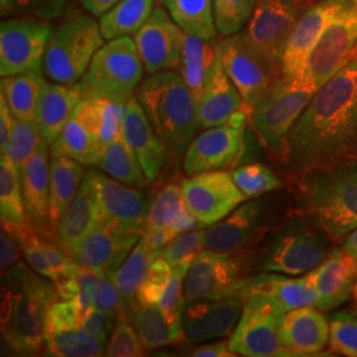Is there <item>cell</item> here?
<instances>
[{
    "label": "cell",
    "mask_w": 357,
    "mask_h": 357,
    "mask_svg": "<svg viewBox=\"0 0 357 357\" xmlns=\"http://www.w3.org/2000/svg\"><path fill=\"white\" fill-rule=\"evenodd\" d=\"M357 158V53L320 88L290 131L284 166L294 180Z\"/></svg>",
    "instance_id": "6da1fadb"
},
{
    "label": "cell",
    "mask_w": 357,
    "mask_h": 357,
    "mask_svg": "<svg viewBox=\"0 0 357 357\" xmlns=\"http://www.w3.org/2000/svg\"><path fill=\"white\" fill-rule=\"evenodd\" d=\"M1 277V355L38 354L45 347L48 311L59 301L56 286L22 262Z\"/></svg>",
    "instance_id": "7a4b0ae2"
},
{
    "label": "cell",
    "mask_w": 357,
    "mask_h": 357,
    "mask_svg": "<svg viewBox=\"0 0 357 357\" xmlns=\"http://www.w3.org/2000/svg\"><path fill=\"white\" fill-rule=\"evenodd\" d=\"M296 212L311 217L332 241L357 228V158L315 167L291 180Z\"/></svg>",
    "instance_id": "3957f363"
},
{
    "label": "cell",
    "mask_w": 357,
    "mask_h": 357,
    "mask_svg": "<svg viewBox=\"0 0 357 357\" xmlns=\"http://www.w3.org/2000/svg\"><path fill=\"white\" fill-rule=\"evenodd\" d=\"M171 158H183L195 138L197 102L180 73L162 70L149 77L137 96Z\"/></svg>",
    "instance_id": "277c9868"
},
{
    "label": "cell",
    "mask_w": 357,
    "mask_h": 357,
    "mask_svg": "<svg viewBox=\"0 0 357 357\" xmlns=\"http://www.w3.org/2000/svg\"><path fill=\"white\" fill-rule=\"evenodd\" d=\"M332 243L311 217L295 211L264 237L255 250L253 268L290 277L303 275L324 261Z\"/></svg>",
    "instance_id": "5b68a950"
},
{
    "label": "cell",
    "mask_w": 357,
    "mask_h": 357,
    "mask_svg": "<svg viewBox=\"0 0 357 357\" xmlns=\"http://www.w3.org/2000/svg\"><path fill=\"white\" fill-rule=\"evenodd\" d=\"M144 65L135 41L128 36L109 40L96 53L77 82L82 100H105L126 106L141 82Z\"/></svg>",
    "instance_id": "8992f818"
},
{
    "label": "cell",
    "mask_w": 357,
    "mask_h": 357,
    "mask_svg": "<svg viewBox=\"0 0 357 357\" xmlns=\"http://www.w3.org/2000/svg\"><path fill=\"white\" fill-rule=\"evenodd\" d=\"M318 90L307 78H282L249 112L252 128L275 162L284 165L290 131Z\"/></svg>",
    "instance_id": "52a82bcc"
},
{
    "label": "cell",
    "mask_w": 357,
    "mask_h": 357,
    "mask_svg": "<svg viewBox=\"0 0 357 357\" xmlns=\"http://www.w3.org/2000/svg\"><path fill=\"white\" fill-rule=\"evenodd\" d=\"M101 26L90 16L79 15L52 31L43 73L53 82L73 85L86 73L96 53L102 48Z\"/></svg>",
    "instance_id": "ba28073f"
},
{
    "label": "cell",
    "mask_w": 357,
    "mask_h": 357,
    "mask_svg": "<svg viewBox=\"0 0 357 357\" xmlns=\"http://www.w3.org/2000/svg\"><path fill=\"white\" fill-rule=\"evenodd\" d=\"M255 255V250H203L185 275V305L196 301L225 298L246 302V274L253 268Z\"/></svg>",
    "instance_id": "9c48e42d"
},
{
    "label": "cell",
    "mask_w": 357,
    "mask_h": 357,
    "mask_svg": "<svg viewBox=\"0 0 357 357\" xmlns=\"http://www.w3.org/2000/svg\"><path fill=\"white\" fill-rule=\"evenodd\" d=\"M222 65L250 112L282 79V65L262 56L243 33H236L218 43Z\"/></svg>",
    "instance_id": "30bf717a"
},
{
    "label": "cell",
    "mask_w": 357,
    "mask_h": 357,
    "mask_svg": "<svg viewBox=\"0 0 357 357\" xmlns=\"http://www.w3.org/2000/svg\"><path fill=\"white\" fill-rule=\"evenodd\" d=\"M284 312L264 296H250L243 306L237 327L230 335L229 348L248 357L293 356L282 342Z\"/></svg>",
    "instance_id": "8fae6325"
},
{
    "label": "cell",
    "mask_w": 357,
    "mask_h": 357,
    "mask_svg": "<svg viewBox=\"0 0 357 357\" xmlns=\"http://www.w3.org/2000/svg\"><path fill=\"white\" fill-rule=\"evenodd\" d=\"M310 6L307 0H257L243 36L255 51L282 65L287 41Z\"/></svg>",
    "instance_id": "7c38bea8"
},
{
    "label": "cell",
    "mask_w": 357,
    "mask_h": 357,
    "mask_svg": "<svg viewBox=\"0 0 357 357\" xmlns=\"http://www.w3.org/2000/svg\"><path fill=\"white\" fill-rule=\"evenodd\" d=\"M249 112L241 110L224 125L205 128L193 138L183 156L184 172L190 176L222 169L240 159L245 149Z\"/></svg>",
    "instance_id": "4fadbf2b"
},
{
    "label": "cell",
    "mask_w": 357,
    "mask_h": 357,
    "mask_svg": "<svg viewBox=\"0 0 357 357\" xmlns=\"http://www.w3.org/2000/svg\"><path fill=\"white\" fill-rule=\"evenodd\" d=\"M142 234V231L128 229L115 218L100 215L93 228L77 245L72 258L82 268L110 277L123 264Z\"/></svg>",
    "instance_id": "5bb4252c"
},
{
    "label": "cell",
    "mask_w": 357,
    "mask_h": 357,
    "mask_svg": "<svg viewBox=\"0 0 357 357\" xmlns=\"http://www.w3.org/2000/svg\"><path fill=\"white\" fill-rule=\"evenodd\" d=\"M357 53V0L324 29L307 61L306 78L320 89Z\"/></svg>",
    "instance_id": "9a60e30c"
},
{
    "label": "cell",
    "mask_w": 357,
    "mask_h": 357,
    "mask_svg": "<svg viewBox=\"0 0 357 357\" xmlns=\"http://www.w3.org/2000/svg\"><path fill=\"white\" fill-rule=\"evenodd\" d=\"M181 191L185 204L204 228L221 221L248 200L231 174L224 169L183 178Z\"/></svg>",
    "instance_id": "2e32d148"
},
{
    "label": "cell",
    "mask_w": 357,
    "mask_h": 357,
    "mask_svg": "<svg viewBox=\"0 0 357 357\" xmlns=\"http://www.w3.org/2000/svg\"><path fill=\"white\" fill-rule=\"evenodd\" d=\"M52 28L33 19H13L0 26V75L15 76L43 68Z\"/></svg>",
    "instance_id": "e0dca14e"
},
{
    "label": "cell",
    "mask_w": 357,
    "mask_h": 357,
    "mask_svg": "<svg viewBox=\"0 0 357 357\" xmlns=\"http://www.w3.org/2000/svg\"><path fill=\"white\" fill-rule=\"evenodd\" d=\"M352 0H318L302 13L282 57V78H306L310 53L324 29Z\"/></svg>",
    "instance_id": "ac0fdd59"
},
{
    "label": "cell",
    "mask_w": 357,
    "mask_h": 357,
    "mask_svg": "<svg viewBox=\"0 0 357 357\" xmlns=\"http://www.w3.org/2000/svg\"><path fill=\"white\" fill-rule=\"evenodd\" d=\"M266 218L264 200L243 202L221 221L205 227V249L216 252L253 250L266 234Z\"/></svg>",
    "instance_id": "d6986e66"
},
{
    "label": "cell",
    "mask_w": 357,
    "mask_h": 357,
    "mask_svg": "<svg viewBox=\"0 0 357 357\" xmlns=\"http://www.w3.org/2000/svg\"><path fill=\"white\" fill-rule=\"evenodd\" d=\"M184 33L168 11L156 7L134 36L144 70L153 75L178 68Z\"/></svg>",
    "instance_id": "ffe728a7"
},
{
    "label": "cell",
    "mask_w": 357,
    "mask_h": 357,
    "mask_svg": "<svg viewBox=\"0 0 357 357\" xmlns=\"http://www.w3.org/2000/svg\"><path fill=\"white\" fill-rule=\"evenodd\" d=\"M102 153L101 102L82 100L52 143L51 153L72 158L84 166H96Z\"/></svg>",
    "instance_id": "44dd1931"
},
{
    "label": "cell",
    "mask_w": 357,
    "mask_h": 357,
    "mask_svg": "<svg viewBox=\"0 0 357 357\" xmlns=\"http://www.w3.org/2000/svg\"><path fill=\"white\" fill-rule=\"evenodd\" d=\"M245 301L206 299L187 303L181 315L184 337L190 343L212 342L230 336L238 324Z\"/></svg>",
    "instance_id": "7402d4cb"
},
{
    "label": "cell",
    "mask_w": 357,
    "mask_h": 357,
    "mask_svg": "<svg viewBox=\"0 0 357 357\" xmlns=\"http://www.w3.org/2000/svg\"><path fill=\"white\" fill-rule=\"evenodd\" d=\"M100 213L122 222L126 228L144 231L151 208L149 192L126 185L102 172L91 169Z\"/></svg>",
    "instance_id": "603a6c76"
},
{
    "label": "cell",
    "mask_w": 357,
    "mask_h": 357,
    "mask_svg": "<svg viewBox=\"0 0 357 357\" xmlns=\"http://www.w3.org/2000/svg\"><path fill=\"white\" fill-rule=\"evenodd\" d=\"M121 132L135 153L149 181L159 178L169 153L166 144L153 130L138 98H132L126 105Z\"/></svg>",
    "instance_id": "cb8c5ba5"
},
{
    "label": "cell",
    "mask_w": 357,
    "mask_h": 357,
    "mask_svg": "<svg viewBox=\"0 0 357 357\" xmlns=\"http://www.w3.org/2000/svg\"><path fill=\"white\" fill-rule=\"evenodd\" d=\"M319 295L318 308L328 311L347 302L356 289L357 259L344 249H332L324 261L306 274Z\"/></svg>",
    "instance_id": "d4e9b609"
},
{
    "label": "cell",
    "mask_w": 357,
    "mask_h": 357,
    "mask_svg": "<svg viewBox=\"0 0 357 357\" xmlns=\"http://www.w3.org/2000/svg\"><path fill=\"white\" fill-rule=\"evenodd\" d=\"M48 146L47 142H43L26 159L20 169V178L28 221L38 231L54 233L50 221L51 160L48 159Z\"/></svg>",
    "instance_id": "484cf974"
},
{
    "label": "cell",
    "mask_w": 357,
    "mask_h": 357,
    "mask_svg": "<svg viewBox=\"0 0 357 357\" xmlns=\"http://www.w3.org/2000/svg\"><path fill=\"white\" fill-rule=\"evenodd\" d=\"M241 110H246L243 97L228 76L218 52V57L206 78L203 94L197 101L199 128L224 125Z\"/></svg>",
    "instance_id": "4316f807"
},
{
    "label": "cell",
    "mask_w": 357,
    "mask_h": 357,
    "mask_svg": "<svg viewBox=\"0 0 357 357\" xmlns=\"http://www.w3.org/2000/svg\"><path fill=\"white\" fill-rule=\"evenodd\" d=\"M253 295L271 301L283 312L319 305L318 291L307 275L295 280L280 273L259 271L246 278V301Z\"/></svg>",
    "instance_id": "83f0119b"
},
{
    "label": "cell",
    "mask_w": 357,
    "mask_h": 357,
    "mask_svg": "<svg viewBox=\"0 0 357 357\" xmlns=\"http://www.w3.org/2000/svg\"><path fill=\"white\" fill-rule=\"evenodd\" d=\"M282 342L293 356H315L330 343V323L317 307H301L284 312Z\"/></svg>",
    "instance_id": "f1b7e54d"
},
{
    "label": "cell",
    "mask_w": 357,
    "mask_h": 357,
    "mask_svg": "<svg viewBox=\"0 0 357 357\" xmlns=\"http://www.w3.org/2000/svg\"><path fill=\"white\" fill-rule=\"evenodd\" d=\"M100 215L97 192L90 169L85 172L73 202L68 206L56 229V238L68 255L72 257L77 245L93 228Z\"/></svg>",
    "instance_id": "f546056e"
},
{
    "label": "cell",
    "mask_w": 357,
    "mask_h": 357,
    "mask_svg": "<svg viewBox=\"0 0 357 357\" xmlns=\"http://www.w3.org/2000/svg\"><path fill=\"white\" fill-rule=\"evenodd\" d=\"M81 101L82 97L76 84L44 82L36 107L35 123L43 139L50 146L57 139Z\"/></svg>",
    "instance_id": "4dcf8cb0"
},
{
    "label": "cell",
    "mask_w": 357,
    "mask_h": 357,
    "mask_svg": "<svg viewBox=\"0 0 357 357\" xmlns=\"http://www.w3.org/2000/svg\"><path fill=\"white\" fill-rule=\"evenodd\" d=\"M84 175V165L68 156L52 155L50 221L54 233L68 206L73 202Z\"/></svg>",
    "instance_id": "1f68e13d"
},
{
    "label": "cell",
    "mask_w": 357,
    "mask_h": 357,
    "mask_svg": "<svg viewBox=\"0 0 357 357\" xmlns=\"http://www.w3.org/2000/svg\"><path fill=\"white\" fill-rule=\"evenodd\" d=\"M217 57L218 43H215L213 38L206 40L187 32L184 33L178 73L191 90L196 102L203 94L206 78Z\"/></svg>",
    "instance_id": "d6a6232c"
},
{
    "label": "cell",
    "mask_w": 357,
    "mask_h": 357,
    "mask_svg": "<svg viewBox=\"0 0 357 357\" xmlns=\"http://www.w3.org/2000/svg\"><path fill=\"white\" fill-rule=\"evenodd\" d=\"M155 258V250L150 246L149 240L142 234L139 241L126 257L123 264L109 277L114 282L122 295L126 312H130L135 305V296L146 280L150 265Z\"/></svg>",
    "instance_id": "836d02e7"
},
{
    "label": "cell",
    "mask_w": 357,
    "mask_h": 357,
    "mask_svg": "<svg viewBox=\"0 0 357 357\" xmlns=\"http://www.w3.org/2000/svg\"><path fill=\"white\" fill-rule=\"evenodd\" d=\"M44 82L45 79L40 69L3 77L1 96L6 98V102L16 119L35 122L36 107Z\"/></svg>",
    "instance_id": "e575fe53"
},
{
    "label": "cell",
    "mask_w": 357,
    "mask_h": 357,
    "mask_svg": "<svg viewBox=\"0 0 357 357\" xmlns=\"http://www.w3.org/2000/svg\"><path fill=\"white\" fill-rule=\"evenodd\" d=\"M128 315L147 351L185 340L184 335L174 330L158 305L135 303Z\"/></svg>",
    "instance_id": "d590c367"
},
{
    "label": "cell",
    "mask_w": 357,
    "mask_h": 357,
    "mask_svg": "<svg viewBox=\"0 0 357 357\" xmlns=\"http://www.w3.org/2000/svg\"><path fill=\"white\" fill-rule=\"evenodd\" d=\"M96 166L110 178L130 187L144 188L149 184V178H146L135 153L123 139L122 132L105 149Z\"/></svg>",
    "instance_id": "8d00e7d4"
},
{
    "label": "cell",
    "mask_w": 357,
    "mask_h": 357,
    "mask_svg": "<svg viewBox=\"0 0 357 357\" xmlns=\"http://www.w3.org/2000/svg\"><path fill=\"white\" fill-rule=\"evenodd\" d=\"M153 0H121L101 16L105 40L135 36L153 13Z\"/></svg>",
    "instance_id": "74e56055"
},
{
    "label": "cell",
    "mask_w": 357,
    "mask_h": 357,
    "mask_svg": "<svg viewBox=\"0 0 357 357\" xmlns=\"http://www.w3.org/2000/svg\"><path fill=\"white\" fill-rule=\"evenodd\" d=\"M171 17L184 32L199 38H215L216 24L212 0H162Z\"/></svg>",
    "instance_id": "f35d334b"
},
{
    "label": "cell",
    "mask_w": 357,
    "mask_h": 357,
    "mask_svg": "<svg viewBox=\"0 0 357 357\" xmlns=\"http://www.w3.org/2000/svg\"><path fill=\"white\" fill-rule=\"evenodd\" d=\"M0 213L1 224L19 225L28 222L20 169L6 155H1L0 162Z\"/></svg>",
    "instance_id": "ab89813d"
},
{
    "label": "cell",
    "mask_w": 357,
    "mask_h": 357,
    "mask_svg": "<svg viewBox=\"0 0 357 357\" xmlns=\"http://www.w3.org/2000/svg\"><path fill=\"white\" fill-rule=\"evenodd\" d=\"M106 345L81 327L48 332L45 336V348L52 356H102Z\"/></svg>",
    "instance_id": "60d3db41"
},
{
    "label": "cell",
    "mask_w": 357,
    "mask_h": 357,
    "mask_svg": "<svg viewBox=\"0 0 357 357\" xmlns=\"http://www.w3.org/2000/svg\"><path fill=\"white\" fill-rule=\"evenodd\" d=\"M77 280L81 286V293L86 296L91 306L106 311L113 318H116L122 311H126L122 295L109 277L98 275L78 265Z\"/></svg>",
    "instance_id": "b9f144b4"
},
{
    "label": "cell",
    "mask_w": 357,
    "mask_h": 357,
    "mask_svg": "<svg viewBox=\"0 0 357 357\" xmlns=\"http://www.w3.org/2000/svg\"><path fill=\"white\" fill-rule=\"evenodd\" d=\"M187 211L188 206L183 197L181 181L168 183L153 197L144 230L174 228Z\"/></svg>",
    "instance_id": "7bdbcfd3"
},
{
    "label": "cell",
    "mask_w": 357,
    "mask_h": 357,
    "mask_svg": "<svg viewBox=\"0 0 357 357\" xmlns=\"http://www.w3.org/2000/svg\"><path fill=\"white\" fill-rule=\"evenodd\" d=\"M204 249V229H193L178 234L165 248L155 250V255L165 258L172 268L190 270Z\"/></svg>",
    "instance_id": "ee69618b"
},
{
    "label": "cell",
    "mask_w": 357,
    "mask_h": 357,
    "mask_svg": "<svg viewBox=\"0 0 357 357\" xmlns=\"http://www.w3.org/2000/svg\"><path fill=\"white\" fill-rule=\"evenodd\" d=\"M231 176L248 199H255L268 192L275 191L283 185L282 178L262 163H249L237 167Z\"/></svg>",
    "instance_id": "f6af8a7d"
},
{
    "label": "cell",
    "mask_w": 357,
    "mask_h": 357,
    "mask_svg": "<svg viewBox=\"0 0 357 357\" xmlns=\"http://www.w3.org/2000/svg\"><path fill=\"white\" fill-rule=\"evenodd\" d=\"M216 29L224 36L238 33L255 13L257 0H212Z\"/></svg>",
    "instance_id": "bcb514c9"
},
{
    "label": "cell",
    "mask_w": 357,
    "mask_h": 357,
    "mask_svg": "<svg viewBox=\"0 0 357 357\" xmlns=\"http://www.w3.org/2000/svg\"><path fill=\"white\" fill-rule=\"evenodd\" d=\"M43 142L45 141L43 139L35 122L19 121L15 118L13 132L1 155L10 158L13 165L22 169L24 162L38 150Z\"/></svg>",
    "instance_id": "7dc6e473"
},
{
    "label": "cell",
    "mask_w": 357,
    "mask_h": 357,
    "mask_svg": "<svg viewBox=\"0 0 357 357\" xmlns=\"http://www.w3.org/2000/svg\"><path fill=\"white\" fill-rule=\"evenodd\" d=\"M144 351L146 348L128 318V312L122 311L115 318L114 328L109 337L105 355L113 357H139L144 355Z\"/></svg>",
    "instance_id": "c3c4849f"
},
{
    "label": "cell",
    "mask_w": 357,
    "mask_h": 357,
    "mask_svg": "<svg viewBox=\"0 0 357 357\" xmlns=\"http://www.w3.org/2000/svg\"><path fill=\"white\" fill-rule=\"evenodd\" d=\"M91 306L82 293L68 301H56L48 311L47 333L79 328ZM47 336V335H45Z\"/></svg>",
    "instance_id": "681fc988"
},
{
    "label": "cell",
    "mask_w": 357,
    "mask_h": 357,
    "mask_svg": "<svg viewBox=\"0 0 357 357\" xmlns=\"http://www.w3.org/2000/svg\"><path fill=\"white\" fill-rule=\"evenodd\" d=\"M187 273H188V268H174L165 294L158 303V306L160 307V310L166 315L167 319L174 327V330L181 335H184L183 327H181V315L185 306L184 281H185Z\"/></svg>",
    "instance_id": "f907efd6"
},
{
    "label": "cell",
    "mask_w": 357,
    "mask_h": 357,
    "mask_svg": "<svg viewBox=\"0 0 357 357\" xmlns=\"http://www.w3.org/2000/svg\"><path fill=\"white\" fill-rule=\"evenodd\" d=\"M330 347L332 352L357 357V315L337 312L330 321Z\"/></svg>",
    "instance_id": "816d5d0a"
},
{
    "label": "cell",
    "mask_w": 357,
    "mask_h": 357,
    "mask_svg": "<svg viewBox=\"0 0 357 357\" xmlns=\"http://www.w3.org/2000/svg\"><path fill=\"white\" fill-rule=\"evenodd\" d=\"M172 271L174 268H171V265L165 258L155 255L149 268L147 277L137 293L135 303L158 305L165 294L168 282L171 280Z\"/></svg>",
    "instance_id": "f5cc1de1"
},
{
    "label": "cell",
    "mask_w": 357,
    "mask_h": 357,
    "mask_svg": "<svg viewBox=\"0 0 357 357\" xmlns=\"http://www.w3.org/2000/svg\"><path fill=\"white\" fill-rule=\"evenodd\" d=\"M68 0H1L4 13H29L41 20L56 17Z\"/></svg>",
    "instance_id": "db71d44e"
},
{
    "label": "cell",
    "mask_w": 357,
    "mask_h": 357,
    "mask_svg": "<svg viewBox=\"0 0 357 357\" xmlns=\"http://www.w3.org/2000/svg\"><path fill=\"white\" fill-rule=\"evenodd\" d=\"M114 320L110 314L97 307L90 306L81 328L90 332L93 336L107 344L109 337L114 328Z\"/></svg>",
    "instance_id": "11a10c76"
},
{
    "label": "cell",
    "mask_w": 357,
    "mask_h": 357,
    "mask_svg": "<svg viewBox=\"0 0 357 357\" xmlns=\"http://www.w3.org/2000/svg\"><path fill=\"white\" fill-rule=\"evenodd\" d=\"M0 268L1 273L20 262V245L13 231L1 228L0 236Z\"/></svg>",
    "instance_id": "9f6ffc18"
},
{
    "label": "cell",
    "mask_w": 357,
    "mask_h": 357,
    "mask_svg": "<svg viewBox=\"0 0 357 357\" xmlns=\"http://www.w3.org/2000/svg\"><path fill=\"white\" fill-rule=\"evenodd\" d=\"M191 356L196 357H230L237 356L231 352L229 348V342H215L199 345L192 349Z\"/></svg>",
    "instance_id": "6f0895ef"
},
{
    "label": "cell",
    "mask_w": 357,
    "mask_h": 357,
    "mask_svg": "<svg viewBox=\"0 0 357 357\" xmlns=\"http://www.w3.org/2000/svg\"><path fill=\"white\" fill-rule=\"evenodd\" d=\"M13 121H15V116L6 102V98L0 94V147H1V153L4 151L6 144L13 132Z\"/></svg>",
    "instance_id": "680465c9"
},
{
    "label": "cell",
    "mask_w": 357,
    "mask_h": 357,
    "mask_svg": "<svg viewBox=\"0 0 357 357\" xmlns=\"http://www.w3.org/2000/svg\"><path fill=\"white\" fill-rule=\"evenodd\" d=\"M143 234L149 240V243L153 250H159V249L165 248L167 243H171L178 233L172 228L167 227V228H160V229L144 230Z\"/></svg>",
    "instance_id": "91938a15"
},
{
    "label": "cell",
    "mask_w": 357,
    "mask_h": 357,
    "mask_svg": "<svg viewBox=\"0 0 357 357\" xmlns=\"http://www.w3.org/2000/svg\"><path fill=\"white\" fill-rule=\"evenodd\" d=\"M121 0H81L84 7L97 17H101L109 13Z\"/></svg>",
    "instance_id": "94428289"
},
{
    "label": "cell",
    "mask_w": 357,
    "mask_h": 357,
    "mask_svg": "<svg viewBox=\"0 0 357 357\" xmlns=\"http://www.w3.org/2000/svg\"><path fill=\"white\" fill-rule=\"evenodd\" d=\"M343 249L347 253H349L355 259H357V228L347 236Z\"/></svg>",
    "instance_id": "6125c7cd"
},
{
    "label": "cell",
    "mask_w": 357,
    "mask_h": 357,
    "mask_svg": "<svg viewBox=\"0 0 357 357\" xmlns=\"http://www.w3.org/2000/svg\"><path fill=\"white\" fill-rule=\"evenodd\" d=\"M354 298H355V303H354V306L351 308V312H354L355 315H357V284L356 289H355V293H354Z\"/></svg>",
    "instance_id": "be15d7a7"
},
{
    "label": "cell",
    "mask_w": 357,
    "mask_h": 357,
    "mask_svg": "<svg viewBox=\"0 0 357 357\" xmlns=\"http://www.w3.org/2000/svg\"><path fill=\"white\" fill-rule=\"evenodd\" d=\"M307 1H308V3H310V4H314V3H317V1H318V0H307Z\"/></svg>",
    "instance_id": "e7e4bbea"
}]
</instances>
